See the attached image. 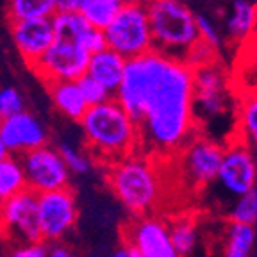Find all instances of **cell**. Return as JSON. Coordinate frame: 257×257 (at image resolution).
I'll return each mask as SVG.
<instances>
[{
    "instance_id": "38",
    "label": "cell",
    "mask_w": 257,
    "mask_h": 257,
    "mask_svg": "<svg viewBox=\"0 0 257 257\" xmlns=\"http://www.w3.org/2000/svg\"><path fill=\"white\" fill-rule=\"evenodd\" d=\"M8 157H9V150L6 149L4 141L0 140V163H2V161H4V159H8Z\"/></svg>"
},
{
    "instance_id": "15",
    "label": "cell",
    "mask_w": 257,
    "mask_h": 257,
    "mask_svg": "<svg viewBox=\"0 0 257 257\" xmlns=\"http://www.w3.org/2000/svg\"><path fill=\"white\" fill-rule=\"evenodd\" d=\"M0 140L9 152H31L47 145V131L31 112H18L0 120Z\"/></svg>"
},
{
    "instance_id": "21",
    "label": "cell",
    "mask_w": 257,
    "mask_h": 257,
    "mask_svg": "<svg viewBox=\"0 0 257 257\" xmlns=\"http://www.w3.org/2000/svg\"><path fill=\"white\" fill-rule=\"evenodd\" d=\"M227 31L239 43H245L255 36V13L253 4L246 0H236L232 4V13L227 20Z\"/></svg>"
},
{
    "instance_id": "34",
    "label": "cell",
    "mask_w": 257,
    "mask_h": 257,
    "mask_svg": "<svg viewBox=\"0 0 257 257\" xmlns=\"http://www.w3.org/2000/svg\"><path fill=\"white\" fill-rule=\"evenodd\" d=\"M48 248L43 243H29V245L18 246L16 250H13L11 257H47Z\"/></svg>"
},
{
    "instance_id": "9",
    "label": "cell",
    "mask_w": 257,
    "mask_h": 257,
    "mask_svg": "<svg viewBox=\"0 0 257 257\" xmlns=\"http://www.w3.org/2000/svg\"><path fill=\"white\" fill-rule=\"evenodd\" d=\"M22 168H24L27 189L36 195L57 191L68 188V168L63 157L56 149L43 145L40 149L22 154Z\"/></svg>"
},
{
    "instance_id": "18",
    "label": "cell",
    "mask_w": 257,
    "mask_h": 257,
    "mask_svg": "<svg viewBox=\"0 0 257 257\" xmlns=\"http://www.w3.org/2000/svg\"><path fill=\"white\" fill-rule=\"evenodd\" d=\"M48 91H50V98L56 104V107L63 112L64 116L79 121L82 120L84 112L88 111V104H86L77 82H72V80H68V82H52V84H48Z\"/></svg>"
},
{
    "instance_id": "36",
    "label": "cell",
    "mask_w": 257,
    "mask_h": 257,
    "mask_svg": "<svg viewBox=\"0 0 257 257\" xmlns=\"http://www.w3.org/2000/svg\"><path fill=\"white\" fill-rule=\"evenodd\" d=\"M47 257H73V255H72V252L66 248V246L56 245V246H52V248L48 250V255Z\"/></svg>"
},
{
    "instance_id": "25",
    "label": "cell",
    "mask_w": 257,
    "mask_h": 257,
    "mask_svg": "<svg viewBox=\"0 0 257 257\" xmlns=\"http://www.w3.org/2000/svg\"><path fill=\"white\" fill-rule=\"evenodd\" d=\"M52 27L56 38L80 40V36L88 31L89 25L80 13H56L52 16Z\"/></svg>"
},
{
    "instance_id": "11",
    "label": "cell",
    "mask_w": 257,
    "mask_h": 257,
    "mask_svg": "<svg viewBox=\"0 0 257 257\" xmlns=\"http://www.w3.org/2000/svg\"><path fill=\"white\" fill-rule=\"evenodd\" d=\"M0 230L13 239L29 243H40V218H38V195L31 189H24L9 200L2 202V221Z\"/></svg>"
},
{
    "instance_id": "20",
    "label": "cell",
    "mask_w": 257,
    "mask_h": 257,
    "mask_svg": "<svg viewBox=\"0 0 257 257\" xmlns=\"http://www.w3.org/2000/svg\"><path fill=\"white\" fill-rule=\"evenodd\" d=\"M237 136L248 145H257V88L237 95Z\"/></svg>"
},
{
    "instance_id": "6",
    "label": "cell",
    "mask_w": 257,
    "mask_h": 257,
    "mask_svg": "<svg viewBox=\"0 0 257 257\" xmlns=\"http://www.w3.org/2000/svg\"><path fill=\"white\" fill-rule=\"evenodd\" d=\"M211 186L232 202L257 188V161L245 140L236 136L223 147L220 170Z\"/></svg>"
},
{
    "instance_id": "13",
    "label": "cell",
    "mask_w": 257,
    "mask_h": 257,
    "mask_svg": "<svg viewBox=\"0 0 257 257\" xmlns=\"http://www.w3.org/2000/svg\"><path fill=\"white\" fill-rule=\"evenodd\" d=\"M125 246L141 257H179L170 239L168 223L154 216H138L123 229Z\"/></svg>"
},
{
    "instance_id": "3",
    "label": "cell",
    "mask_w": 257,
    "mask_h": 257,
    "mask_svg": "<svg viewBox=\"0 0 257 257\" xmlns=\"http://www.w3.org/2000/svg\"><path fill=\"white\" fill-rule=\"evenodd\" d=\"M80 123L91 152L111 165L133 156L140 143L138 125L114 98L88 107Z\"/></svg>"
},
{
    "instance_id": "26",
    "label": "cell",
    "mask_w": 257,
    "mask_h": 257,
    "mask_svg": "<svg viewBox=\"0 0 257 257\" xmlns=\"http://www.w3.org/2000/svg\"><path fill=\"white\" fill-rule=\"evenodd\" d=\"M227 218L232 223L253 227L257 223V188L243 195V197L236 198L227 211Z\"/></svg>"
},
{
    "instance_id": "41",
    "label": "cell",
    "mask_w": 257,
    "mask_h": 257,
    "mask_svg": "<svg viewBox=\"0 0 257 257\" xmlns=\"http://www.w3.org/2000/svg\"><path fill=\"white\" fill-rule=\"evenodd\" d=\"M0 221H2V202H0Z\"/></svg>"
},
{
    "instance_id": "10",
    "label": "cell",
    "mask_w": 257,
    "mask_h": 257,
    "mask_svg": "<svg viewBox=\"0 0 257 257\" xmlns=\"http://www.w3.org/2000/svg\"><path fill=\"white\" fill-rule=\"evenodd\" d=\"M223 145L195 134L181 150V170L191 188L202 189L213 184L220 170Z\"/></svg>"
},
{
    "instance_id": "8",
    "label": "cell",
    "mask_w": 257,
    "mask_h": 257,
    "mask_svg": "<svg viewBox=\"0 0 257 257\" xmlns=\"http://www.w3.org/2000/svg\"><path fill=\"white\" fill-rule=\"evenodd\" d=\"M89 54L86 52L79 40L54 38L48 50L36 61L32 70L45 84L52 82H77L86 75L89 63Z\"/></svg>"
},
{
    "instance_id": "28",
    "label": "cell",
    "mask_w": 257,
    "mask_h": 257,
    "mask_svg": "<svg viewBox=\"0 0 257 257\" xmlns=\"http://www.w3.org/2000/svg\"><path fill=\"white\" fill-rule=\"evenodd\" d=\"M239 72L246 73V79L252 77V88H257V36H252L248 41L243 43V50L239 54Z\"/></svg>"
},
{
    "instance_id": "27",
    "label": "cell",
    "mask_w": 257,
    "mask_h": 257,
    "mask_svg": "<svg viewBox=\"0 0 257 257\" xmlns=\"http://www.w3.org/2000/svg\"><path fill=\"white\" fill-rule=\"evenodd\" d=\"M216 52L218 50H214L211 45L198 40L197 43L188 50V54H186V57H184V63L188 64L191 70L204 68V66H209V64L218 63Z\"/></svg>"
},
{
    "instance_id": "17",
    "label": "cell",
    "mask_w": 257,
    "mask_h": 257,
    "mask_svg": "<svg viewBox=\"0 0 257 257\" xmlns=\"http://www.w3.org/2000/svg\"><path fill=\"white\" fill-rule=\"evenodd\" d=\"M255 245V229L250 225L227 221L221 230V257H250Z\"/></svg>"
},
{
    "instance_id": "31",
    "label": "cell",
    "mask_w": 257,
    "mask_h": 257,
    "mask_svg": "<svg viewBox=\"0 0 257 257\" xmlns=\"http://www.w3.org/2000/svg\"><path fill=\"white\" fill-rule=\"evenodd\" d=\"M57 152L63 157L68 172H75V173H79V175H84V173H88L89 168H91V163L88 161V157H84L79 150H75L73 147H70V145H61Z\"/></svg>"
},
{
    "instance_id": "14",
    "label": "cell",
    "mask_w": 257,
    "mask_h": 257,
    "mask_svg": "<svg viewBox=\"0 0 257 257\" xmlns=\"http://www.w3.org/2000/svg\"><path fill=\"white\" fill-rule=\"evenodd\" d=\"M11 36L22 59L34 66L36 61L48 50L54 41L52 18H36V20L11 22Z\"/></svg>"
},
{
    "instance_id": "7",
    "label": "cell",
    "mask_w": 257,
    "mask_h": 257,
    "mask_svg": "<svg viewBox=\"0 0 257 257\" xmlns=\"http://www.w3.org/2000/svg\"><path fill=\"white\" fill-rule=\"evenodd\" d=\"M104 36L107 48L114 50L125 61L154 50L149 16L143 4L123 6L109 27L104 29Z\"/></svg>"
},
{
    "instance_id": "30",
    "label": "cell",
    "mask_w": 257,
    "mask_h": 257,
    "mask_svg": "<svg viewBox=\"0 0 257 257\" xmlns=\"http://www.w3.org/2000/svg\"><path fill=\"white\" fill-rule=\"evenodd\" d=\"M22 111H24V98L20 91L9 86L0 88V120L15 116Z\"/></svg>"
},
{
    "instance_id": "22",
    "label": "cell",
    "mask_w": 257,
    "mask_h": 257,
    "mask_svg": "<svg viewBox=\"0 0 257 257\" xmlns=\"http://www.w3.org/2000/svg\"><path fill=\"white\" fill-rule=\"evenodd\" d=\"M56 15V0H8L9 22L52 18Z\"/></svg>"
},
{
    "instance_id": "23",
    "label": "cell",
    "mask_w": 257,
    "mask_h": 257,
    "mask_svg": "<svg viewBox=\"0 0 257 257\" xmlns=\"http://www.w3.org/2000/svg\"><path fill=\"white\" fill-rule=\"evenodd\" d=\"M121 8L123 6H121L120 0H86L80 15L84 16V20L88 22L89 27L104 31L116 18Z\"/></svg>"
},
{
    "instance_id": "40",
    "label": "cell",
    "mask_w": 257,
    "mask_h": 257,
    "mask_svg": "<svg viewBox=\"0 0 257 257\" xmlns=\"http://www.w3.org/2000/svg\"><path fill=\"white\" fill-rule=\"evenodd\" d=\"M253 13H255V36H257V4H253Z\"/></svg>"
},
{
    "instance_id": "37",
    "label": "cell",
    "mask_w": 257,
    "mask_h": 257,
    "mask_svg": "<svg viewBox=\"0 0 257 257\" xmlns=\"http://www.w3.org/2000/svg\"><path fill=\"white\" fill-rule=\"evenodd\" d=\"M112 257H141L140 252L134 248H131V246H121V248H118L116 252H114V255Z\"/></svg>"
},
{
    "instance_id": "33",
    "label": "cell",
    "mask_w": 257,
    "mask_h": 257,
    "mask_svg": "<svg viewBox=\"0 0 257 257\" xmlns=\"http://www.w3.org/2000/svg\"><path fill=\"white\" fill-rule=\"evenodd\" d=\"M197 29H198V40H202L204 43L211 45L214 50L220 48V34L218 29L214 27V24L205 16H197Z\"/></svg>"
},
{
    "instance_id": "5",
    "label": "cell",
    "mask_w": 257,
    "mask_h": 257,
    "mask_svg": "<svg viewBox=\"0 0 257 257\" xmlns=\"http://www.w3.org/2000/svg\"><path fill=\"white\" fill-rule=\"evenodd\" d=\"M109 184L121 204L136 216H145L161 198L159 172L152 159L145 156H128L111 165Z\"/></svg>"
},
{
    "instance_id": "32",
    "label": "cell",
    "mask_w": 257,
    "mask_h": 257,
    "mask_svg": "<svg viewBox=\"0 0 257 257\" xmlns=\"http://www.w3.org/2000/svg\"><path fill=\"white\" fill-rule=\"evenodd\" d=\"M79 43L82 45V48H84L89 56H95V54L102 52V50L107 48L104 31H98V29H93V27H89L88 31L80 36Z\"/></svg>"
},
{
    "instance_id": "19",
    "label": "cell",
    "mask_w": 257,
    "mask_h": 257,
    "mask_svg": "<svg viewBox=\"0 0 257 257\" xmlns=\"http://www.w3.org/2000/svg\"><path fill=\"white\" fill-rule=\"evenodd\" d=\"M170 239L179 257H191L198 246V223L189 214L177 216L168 223Z\"/></svg>"
},
{
    "instance_id": "1",
    "label": "cell",
    "mask_w": 257,
    "mask_h": 257,
    "mask_svg": "<svg viewBox=\"0 0 257 257\" xmlns=\"http://www.w3.org/2000/svg\"><path fill=\"white\" fill-rule=\"evenodd\" d=\"M114 100L138 125L140 141L156 156L181 152L197 133L193 121V70L150 50L125 63Z\"/></svg>"
},
{
    "instance_id": "16",
    "label": "cell",
    "mask_w": 257,
    "mask_h": 257,
    "mask_svg": "<svg viewBox=\"0 0 257 257\" xmlns=\"http://www.w3.org/2000/svg\"><path fill=\"white\" fill-rule=\"evenodd\" d=\"M125 63L127 61L121 56H118L114 50L105 48L102 52L89 57L86 75L91 77L95 82H98L112 96L116 95L118 88L121 84V79H123V72H125Z\"/></svg>"
},
{
    "instance_id": "39",
    "label": "cell",
    "mask_w": 257,
    "mask_h": 257,
    "mask_svg": "<svg viewBox=\"0 0 257 257\" xmlns=\"http://www.w3.org/2000/svg\"><path fill=\"white\" fill-rule=\"evenodd\" d=\"M121 6H138V4H143L145 0H120Z\"/></svg>"
},
{
    "instance_id": "12",
    "label": "cell",
    "mask_w": 257,
    "mask_h": 257,
    "mask_svg": "<svg viewBox=\"0 0 257 257\" xmlns=\"http://www.w3.org/2000/svg\"><path fill=\"white\" fill-rule=\"evenodd\" d=\"M38 218L41 239H61L75 225V197L68 188L38 195Z\"/></svg>"
},
{
    "instance_id": "42",
    "label": "cell",
    "mask_w": 257,
    "mask_h": 257,
    "mask_svg": "<svg viewBox=\"0 0 257 257\" xmlns=\"http://www.w3.org/2000/svg\"><path fill=\"white\" fill-rule=\"evenodd\" d=\"M0 257H2V255H0Z\"/></svg>"
},
{
    "instance_id": "4",
    "label": "cell",
    "mask_w": 257,
    "mask_h": 257,
    "mask_svg": "<svg viewBox=\"0 0 257 257\" xmlns=\"http://www.w3.org/2000/svg\"><path fill=\"white\" fill-rule=\"evenodd\" d=\"M154 50L182 61L198 41L197 16L181 0H145Z\"/></svg>"
},
{
    "instance_id": "29",
    "label": "cell",
    "mask_w": 257,
    "mask_h": 257,
    "mask_svg": "<svg viewBox=\"0 0 257 257\" xmlns=\"http://www.w3.org/2000/svg\"><path fill=\"white\" fill-rule=\"evenodd\" d=\"M77 86H79L80 93H82V96H84L86 104H88V107H93V105H98V104H104V102L111 100L112 96L109 95L107 91H105L104 88H102L98 82H95V80L91 79V77L88 75H82L79 80H77Z\"/></svg>"
},
{
    "instance_id": "24",
    "label": "cell",
    "mask_w": 257,
    "mask_h": 257,
    "mask_svg": "<svg viewBox=\"0 0 257 257\" xmlns=\"http://www.w3.org/2000/svg\"><path fill=\"white\" fill-rule=\"evenodd\" d=\"M24 189H27V184L20 159H4L0 163V202L9 200Z\"/></svg>"
},
{
    "instance_id": "2",
    "label": "cell",
    "mask_w": 257,
    "mask_h": 257,
    "mask_svg": "<svg viewBox=\"0 0 257 257\" xmlns=\"http://www.w3.org/2000/svg\"><path fill=\"white\" fill-rule=\"evenodd\" d=\"M193 121L202 136L227 145L237 136V95L218 63L193 70Z\"/></svg>"
},
{
    "instance_id": "35",
    "label": "cell",
    "mask_w": 257,
    "mask_h": 257,
    "mask_svg": "<svg viewBox=\"0 0 257 257\" xmlns=\"http://www.w3.org/2000/svg\"><path fill=\"white\" fill-rule=\"evenodd\" d=\"M86 0H56V13H80Z\"/></svg>"
}]
</instances>
